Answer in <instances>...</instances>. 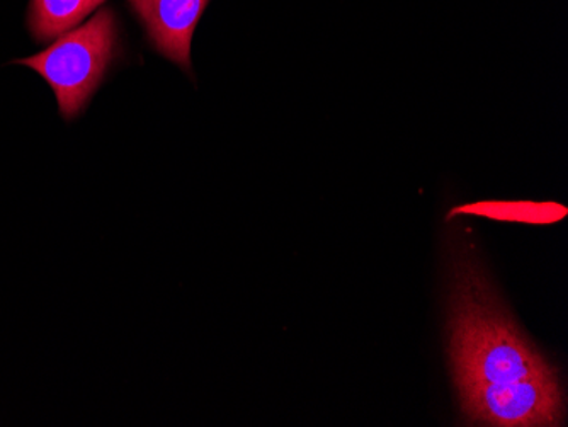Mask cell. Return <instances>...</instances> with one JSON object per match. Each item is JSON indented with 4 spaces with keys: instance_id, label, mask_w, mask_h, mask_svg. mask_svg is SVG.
<instances>
[{
    "instance_id": "6da1fadb",
    "label": "cell",
    "mask_w": 568,
    "mask_h": 427,
    "mask_svg": "<svg viewBox=\"0 0 568 427\" xmlns=\"http://www.w3.org/2000/svg\"><path fill=\"white\" fill-rule=\"evenodd\" d=\"M448 333L468 426H564L560 373L519 329L471 257H459L453 271Z\"/></svg>"
},
{
    "instance_id": "277c9868",
    "label": "cell",
    "mask_w": 568,
    "mask_h": 427,
    "mask_svg": "<svg viewBox=\"0 0 568 427\" xmlns=\"http://www.w3.org/2000/svg\"><path fill=\"white\" fill-rule=\"evenodd\" d=\"M568 209L555 201H478L449 210L455 216H480L493 222L526 223V225H555L567 218Z\"/></svg>"
},
{
    "instance_id": "3957f363",
    "label": "cell",
    "mask_w": 568,
    "mask_h": 427,
    "mask_svg": "<svg viewBox=\"0 0 568 427\" xmlns=\"http://www.w3.org/2000/svg\"><path fill=\"white\" fill-rule=\"evenodd\" d=\"M161 55L191 70V41L210 0H130Z\"/></svg>"
},
{
    "instance_id": "5b68a950",
    "label": "cell",
    "mask_w": 568,
    "mask_h": 427,
    "mask_svg": "<svg viewBox=\"0 0 568 427\" xmlns=\"http://www.w3.org/2000/svg\"><path fill=\"white\" fill-rule=\"evenodd\" d=\"M104 0H31L30 30L38 41L55 40L91 14Z\"/></svg>"
},
{
    "instance_id": "7a4b0ae2",
    "label": "cell",
    "mask_w": 568,
    "mask_h": 427,
    "mask_svg": "<svg viewBox=\"0 0 568 427\" xmlns=\"http://www.w3.org/2000/svg\"><path fill=\"white\" fill-rule=\"evenodd\" d=\"M116 22L110 11L95 14L88 24L62 38L18 65L33 69L55 94L63 120L79 116L106 78L116 57Z\"/></svg>"
}]
</instances>
